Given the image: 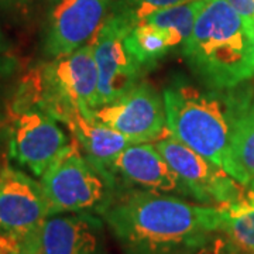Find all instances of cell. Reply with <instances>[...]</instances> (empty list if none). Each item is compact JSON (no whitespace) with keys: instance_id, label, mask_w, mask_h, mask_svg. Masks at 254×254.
I'll list each match as a JSON object with an SVG mask.
<instances>
[{"instance_id":"13","label":"cell","mask_w":254,"mask_h":254,"mask_svg":"<svg viewBox=\"0 0 254 254\" xmlns=\"http://www.w3.org/2000/svg\"><path fill=\"white\" fill-rule=\"evenodd\" d=\"M116 180L131 188L187 195L182 182L154 144L140 143L125 148L110 165Z\"/></svg>"},{"instance_id":"24","label":"cell","mask_w":254,"mask_h":254,"mask_svg":"<svg viewBox=\"0 0 254 254\" xmlns=\"http://www.w3.org/2000/svg\"><path fill=\"white\" fill-rule=\"evenodd\" d=\"M10 50L9 40L6 38V36L3 34V31L0 30V54H4Z\"/></svg>"},{"instance_id":"28","label":"cell","mask_w":254,"mask_h":254,"mask_svg":"<svg viewBox=\"0 0 254 254\" xmlns=\"http://www.w3.org/2000/svg\"><path fill=\"white\" fill-rule=\"evenodd\" d=\"M50 1H51V3H54V4H55V3H57L58 0H50Z\"/></svg>"},{"instance_id":"22","label":"cell","mask_w":254,"mask_h":254,"mask_svg":"<svg viewBox=\"0 0 254 254\" xmlns=\"http://www.w3.org/2000/svg\"><path fill=\"white\" fill-rule=\"evenodd\" d=\"M227 243H229V239L223 233H219L213 240H210L208 245L203 246L195 254H223Z\"/></svg>"},{"instance_id":"19","label":"cell","mask_w":254,"mask_h":254,"mask_svg":"<svg viewBox=\"0 0 254 254\" xmlns=\"http://www.w3.org/2000/svg\"><path fill=\"white\" fill-rule=\"evenodd\" d=\"M187 0H116L110 11L116 13L136 27L140 21L155 11L168 9Z\"/></svg>"},{"instance_id":"26","label":"cell","mask_w":254,"mask_h":254,"mask_svg":"<svg viewBox=\"0 0 254 254\" xmlns=\"http://www.w3.org/2000/svg\"><path fill=\"white\" fill-rule=\"evenodd\" d=\"M7 69H9L7 66H3V65H0V78H1V76H3L4 73L7 72Z\"/></svg>"},{"instance_id":"7","label":"cell","mask_w":254,"mask_h":254,"mask_svg":"<svg viewBox=\"0 0 254 254\" xmlns=\"http://www.w3.org/2000/svg\"><path fill=\"white\" fill-rule=\"evenodd\" d=\"M7 138L10 158L38 178L72 141L57 119L33 108H10Z\"/></svg>"},{"instance_id":"10","label":"cell","mask_w":254,"mask_h":254,"mask_svg":"<svg viewBox=\"0 0 254 254\" xmlns=\"http://www.w3.org/2000/svg\"><path fill=\"white\" fill-rule=\"evenodd\" d=\"M105 225L95 213H61L24 239L36 254H110Z\"/></svg>"},{"instance_id":"16","label":"cell","mask_w":254,"mask_h":254,"mask_svg":"<svg viewBox=\"0 0 254 254\" xmlns=\"http://www.w3.org/2000/svg\"><path fill=\"white\" fill-rule=\"evenodd\" d=\"M220 232L246 254H254V188L247 185L245 195L222 206Z\"/></svg>"},{"instance_id":"29","label":"cell","mask_w":254,"mask_h":254,"mask_svg":"<svg viewBox=\"0 0 254 254\" xmlns=\"http://www.w3.org/2000/svg\"><path fill=\"white\" fill-rule=\"evenodd\" d=\"M250 187H253V188H254V181L252 182V184H250Z\"/></svg>"},{"instance_id":"20","label":"cell","mask_w":254,"mask_h":254,"mask_svg":"<svg viewBox=\"0 0 254 254\" xmlns=\"http://www.w3.org/2000/svg\"><path fill=\"white\" fill-rule=\"evenodd\" d=\"M0 254H36L27 245L24 236L0 232Z\"/></svg>"},{"instance_id":"8","label":"cell","mask_w":254,"mask_h":254,"mask_svg":"<svg viewBox=\"0 0 254 254\" xmlns=\"http://www.w3.org/2000/svg\"><path fill=\"white\" fill-rule=\"evenodd\" d=\"M133 28L126 18L110 11L89 41L98 68L96 108L118 99L138 83L143 69L125 44V38Z\"/></svg>"},{"instance_id":"12","label":"cell","mask_w":254,"mask_h":254,"mask_svg":"<svg viewBox=\"0 0 254 254\" xmlns=\"http://www.w3.org/2000/svg\"><path fill=\"white\" fill-rule=\"evenodd\" d=\"M116 0H58L48 18L44 51L55 58L91 41Z\"/></svg>"},{"instance_id":"4","label":"cell","mask_w":254,"mask_h":254,"mask_svg":"<svg viewBox=\"0 0 254 254\" xmlns=\"http://www.w3.org/2000/svg\"><path fill=\"white\" fill-rule=\"evenodd\" d=\"M96 102L98 68L88 43L28 71L18 83L10 108L40 109L65 123L78 110L91 116Z\"/></svg>"},{"instance_id":"14","label":"cell","mask_w":254,"mask_h":254,"mask_svg":"<svg viewBox=\"0 0 254 254\" xmlns=\"http://www.w3.org/2000/svg\"><path fill=\"white\" fill-rule=\"evenodd\" d=\"M254 76L240 83V102L226 171L236 181L250 185L254 181Z\"/></svg>"},{"instance_id":"5","label":"cell","mask_w":254,"mask_h":254,"mask_svg":"<svg viewBox=\"0 0 254 254\" xmlns=\"http://www.w3.org/2000/svg\"><path fill=\"white\" fill-rule=\"evenodd\" d=\"M51 216L61 213L102 215L118 193V180L100 168L72 138L69 145L40 178Z\"/></svg>"},{"instance_id":"21","label":"cell","mask_w":254,"mask_h":254,"mask_svg":"<svg viewBox=\"0 0 254 254\" xmlns=\"http://www.w3.org/2000/svg\"><path fill=\"white\" fill-rule=\"evenodd\" d=\"M227 3L242 16L246 24L254 30V0H227Z\"/></svg>"},{"instance_id":"18","label":"cell","mask_w":254,"mask_h":254,"mask_svg":"<svg viewBox=\"0 0 254 254\" xmlns=\"http://www.w3.org/2000/svg\"><path fill=\"white\" fill-rule=\"evenodd\" d=\"M128 54L144 71L158 63L171 47L160 28L140 21L125 38Z\"/></svg>"},{"instance_id":"15","label":"cell","mask_w":254,"mask_h":254,"mask_svg":"<svg viewBox=\"0 0 254 254\" xmlns=\"http://www.w3.org/2000/svg\"><path fill=\"white\" fill-rule=\"evenodd\" d=\"M64 125L68 126L88 158L108 171H110V165L115 158L125 148L133 144L118 130L96 120L92 115L86 116L79 110L72 113Z\"/></svg>"},{"instance_id":"3","label":"cell","mask_w":254,"mask_h":254,"mask_svg":"<svg viewBox=\"0 0 254 254\" xmlns=\"http://www.w3.org/2000/svg\"><path fill=\"white\" fill-rule=\"evenodd\" d=\"M167 128L177 140L226 170L240 85L215 89L178 76L163 92Z\"/></svg>"},{"instance_id":"27","label":"cell","mask_w":254,"mask_h":254,"mask_svg":"<svg viewBox=\"0 0 254 254\" xmlns=\"http://www.w3.org/2000/svg\"><path fill=\"white\" fill-rule=\"evenodd\" d=\"M4 126V125H3V120H1V118H0V133H1V127Z\"/></svg>"},{"instance_id":"6","label":"cell","mask_w":254,"mask_h":254,"mask_svg":"<svg viewBox=\"0 0 254 254\" xmlns=\"http://www.w3.org/2000/svg\"><path fill=\"white\" fill-rule=\"evenodd\" d=\"M154 145L180 178L187 196L203 205L223 206L245 195L247 185L236 181L222 167L193 151L171 133L155 140Z\"/></svg>"},{"instance_id":"11","label":"cell","mask_w":254,"mask_h":254,"mask_svg":"<svg viewBox=\"0 0 254 254\" xmlns=\"http://www.w3.org/2000/svg\"><path fill=\"white\" fill-rule=\"evenodd\" d=\"M51 216L41 182L16 167L0 168V232L28 236Z\"/></svg>"},{"instance_id":"25","label":"cell","mask_w":254,"mask_h":254,"mask_svg":"<svg viewBox=\"0 0 254 254\" xmlns=\"http://www.w3.org/2000/svg\"><path fill=\"white\" fill-rule=\"evenodd\" d=\"M223 254H246V253H243L242 250H239L236 246L233 245V243H232V242L229 240V243H227L226 249H225Z\"/></svg>"},{"instance_id":"17","label":"cell","mask_w":254,"mask_h":254,"mask_svg":"<svg viewBox=\"0 0 254 254\" xmlns=\"http://www.w3.org/2000/svg\"><path fill=\"white\" fill-rule=\"evenodd\" d=\"M203 3L205 0H187L173 7L158 10L143 21L160 28L167 37L171 50L182 48L193 31Z\"/></svg>"},{"instance_id":"1","label":"cell","mask_w":254,"mask_h":254,"mask_svg":"<svg viewBox=\"0 0 254 254\" xmlns=\"http://www.w3.org/2000/svg\"><path fill=\"white\" fill-rule=\"evenodd\" d=\"M100 216L122 254H195L222 233L223 212L171 193L122 188Z\"/></svg>"},{"instance_id":"9","label":"cell","mask_w":254,"mask_h":254,"mask_svg":"<svg viewBox=\"0 0 254 254\" xmlns=\"http://www.w3.org/2000/svg\"><path fill=\"white\" fill-rule=\"evenodd\" d=\"M92 116L118 130L133 144L161 138L167 127L163 95L147 82H138L118 99L93 109Z\"/></svg>"},{"instance_id":"2","label":"cell","mask_w":254,"mask_h":254,"mask_svg":"<svg viewBox=\"0 0 254 254\" xmlns=\"http://www.w3.org/2000/svg\"><path fill=\"white\" fill-rule=\"evenodd\" d=\"M182 54L200 83L235 88L254 76V30L227 0H205Z\"/></svg>"},{"instance_id":"23","label":"cell","mask_w":254,"mask_h":254,"mask_svg":"<svg viewBox=\"0 0 254 254\" xmlns=\"http://www.w3.org/2000/svg\"><path fill=\"white\" fill-rule=\"evenodd\" d=\"M30 0H0V4L9 9H23L28 4Z\"/></svg>"}]
</instances>
